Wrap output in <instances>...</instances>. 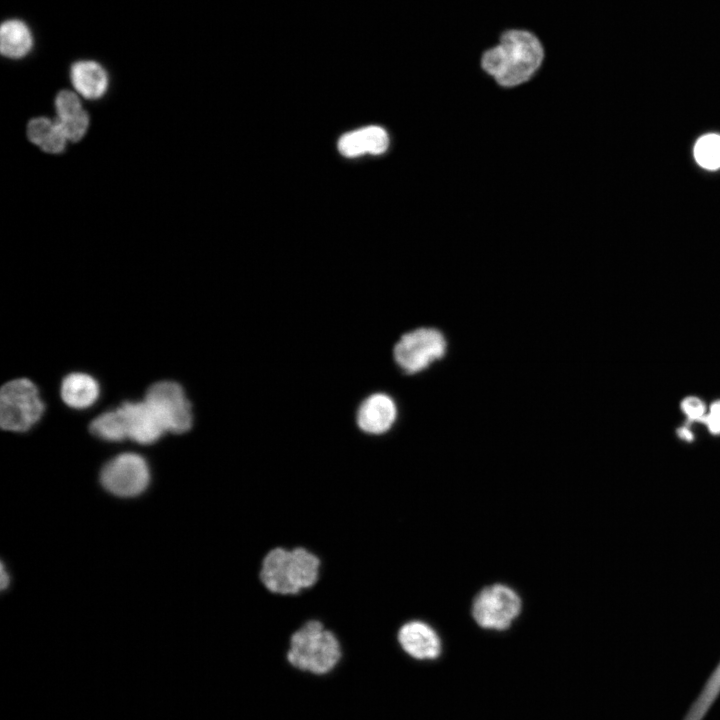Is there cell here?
I'll return each instance as SVG.
<instances>
[{
    "label": "cell",
    "mask_w": 720,
    "mask_h": 720,
    "mask_svg": "<svg viewBox=\"0 0 720 720\" xmlns=\"http://www.w3.org/2000/svg\"><path fill=\"white\" fill-rule=\"evenodd\" d=\"M62 400L70 407L76 409L88 408L95 403L99 396V385L90 375L85 373H71L61 384Z\"/></svg>",
    "instance_id": "obj_15"
},
{
    "label": "cell",
    "mask_w": 720,
    "mask_h": 720,
    "mask_svg": "<svg viewBox=\"0 0 720 720\" xmlns=\"http://www.w3.org/2000/svg\"><path fill=\"white\" fill-rule=\"evenodd\" d=\"M685 415L692 421H702L705 418L706 410L704 403L697 397H687L681 403Z\"/></svg>",
    "instance_id": "obj_22"
},
{
    "label": "cell",
    "mask_w": 720,
    "mask_h": 720,
    "mask_svg": "<svg viewBox=\"0 0 720 720\" xmlns=\"http://www.w3.org/2000/svg\"><path fill=\"white\" fill-rule=\"evenodd\" d=\"M119 409L125 420L127 437L136 443L152 444L166 432L160 419L145 400L124 402Z\"/></svg>",
    "instance_id": "obj_10"
},
{
    "label": "cell",
    "mask_w": 720,
    "mask_h": 720,
    "mask_svg": "<svg viewBox=\"0 0 720 720\" xmlns=\"http://www.w3.org/2000/svg\"><path fill=\"white\" fill-rule=\"evenodd\" d=\"M160 419L165 431L181 434L192 426L191 404L183 388L173 381L152 384L144 399Z\"/></svg>",
    "instance_id": "obj_8"
},
{
    "label": "cell",
    "mask_w": 720,
    "mask_h": 720,
    "mask_svg": "<svg viewBox=\"0 0 720 720\" xmlns=\"http://www.w3.org/2000/svg\"><path fill=\"white\" fill-rule=\"evenodd\" d=\"M397 418V406L385 393H374L365 398L356 413L359 429L369 435L389 431Z\"/></svg>",
    "instance_id": "obj_11"
},
{
    "label": "cell",
    "mask_w": 720,
    "mask_h": 720,
    "mask_svg": "<svg viewBox=\"0 0 720 720\" xmlns=\"http://www.w3.org/2000/svg\"><path fill=\"white\" fill-rule=\"evenodd\" d=\"M55 109L56 118L59 119L76 115L84 110L78 94L70 90H61L56 95Z\"/></svg>",
    "instance_id": "obj_21"
},
{
    "label": "cell",
    "mask_w": 720,
    "mask_h": 720,
    "mask_svg": "<svg viewBox=\"0 0 720 720\" xmlns=\"http://www.w3.org/2000/svg\"><path fill=\"white\" fill-rule=\"evenodd\" d=\"M321 558L304 546H275L261 561L259 580L274 595L296 596L319 582Z\"/></svg>",
    "instance_id": "obj_2"
},
{
    "label": "cell",
    "mask_w": 720,
    "mask_h": 720,
    "mask_svg": "<svg viewBox=\"0 0 720 720\" xmlns=\"http://www.w3.org/2000/svg\"><path fill=\"white\" fill-rule=\"evenodd\" d=\"M447 341L438 329L421 327L405 333L394 346L397 365L407 374H415L441 359Z\"/></svg>",
    "instance_id": "obj_6"
},
{
    "label": "cell",
    "mask_w": 720,
    "mask_h": 720,
    "mask_svg": "<svg viewBox=\"0 0 720 720\" xmlns=\"http://www.w3.org/2000/svg\"><path fill=\"white\" fill-rule=\"evenodd\" d=\"M9 584V575L5 571V567H1V588L4 589Z\"/></svg>",
    "instance_id": "obj_24"
},
{
    "label": "cell",
    "mask_w": 720,
    "mask_h": 720,
    "mask_svg": "<svg viewBox=\"0 0 720 720\" xmlns=\"http://www.w3.org/2000/svg\"><path fill=\"white\" fill-rule=\"evenodd\" d=\"M342 657L338 635L316 618L308 619L291 634L286 653L292 668L314 676L333 672Z\"/></svg>",
    "instance_id": "obj_3"
},
{
    "label": "cell",
    "mask_w": 720,
    "mask_h": 720,
    "mask_svg": "<svg viewBox=\"0 0 720 720\" xmlns=\"http://www.w3.org/2000/svg\"><path fill=\"white\" fill-rule=\"evenodd\" d=\"M45 409L35 384L26 378L5 383L0 392V424L8 431L25 432Z\"/></svg>",
    "instance_id": "obj_4"
},
{
    "label": "cell",
    "mask_w": 720,
    "mask_h": 720,
    "mask_svg": "<svg viewBox=\"0 0 720 720\" xmlns=\"http://www.w3.org/2000/svg\"><path fill=\"white\" fill-rule=\"evenodd\" d=\"M396 641L401 652L417 664L436 662L443 654L439 633L432 625L420 619L401 623L396 632Z\"/></svg>",
    "instance_id": "obj_9"
},
{
    "label": "cell",
    "mask_w": 720,
    "mask_h": 720,
    "mask_svg": "<svg viewBox=\"0 0 720 720\" xmlns=\"http://www.w3.org/2000/svg\"><path fill=\"white\" fill-rule=\"evenodd\" d=\"M33 35L29 26L20 19H7L0 28V51L10 59H21L33 48Z\"/></svg>",
    "instance_id": "obj_14"
},
{
    "label": "cell",
    "mask_w": 720,
    "mask_h": 720,
    "mask_svg": "<svg viewBox=\"0 0 720 720\" xmlns=\"http://www.w3.org/2000/svg\"><path fill=\"white\" fill-rule=\"evenodd\" d=\"M27 137L43 151L52 154L62 153L68 141L56 119L47 117L31 119L27 125Z\"/></svg>",
    "instance_id": "obj_16"
},
{
    "label": "cell",
    "mask_w": 720,
    "mask_h": 720,
    "mask_svg": "<svg viewBox=\"0 0 720 720\" xmlns=\"http://www.w3.org/2000/svg\"><path fill=\"white\" fill-rule=\"evenodd\" d=\"M70 80L78 94L96 100L104 96L109 77L104 67L93 60H79L70 68Z\"/></svg>",
    "instance_id": "obj_12"
},
{
    "label": "cell",
    "mask_w": 720,
    "mask_h": 720,
    "mask_svg": "<svg viewBox=\"0 0 720 720\" xmlns=\"http://www.w3.org/2000/svg\"><path fill=\"white\" fill-rule=\"evenodd\" d=\"M519 595L509 586L493 584L483 588L472 603V616L485 630L505 631L520 614Z\"/></svg>",
    "instance_id": "obj_5"
},
{
    "label": "cell",
    "mask_w": 720,
    "mask_h": 720,
    "mask_svg": "<svg viewBox=\"0 0 720 720\" xmlns=\"http://www.w3.org/2000/svg\"><path fill=\"white\" fill-rule=\"evenodd\" d=\"M150 468L139 454L126 452L109 460L102 468L100 482L110 494L123 498L136 497L149 486Z\"/></svg>",
    "instance_id": "obj_7"
},
{
    "label": "cell",
    "mask_w": 720,
    "mask_h": 720,
    "mask_svg": "<svg viewBox=\"0 0 720 720\" xmlns=\"http://www.w3.org/2000/svg\"><path fill=\"white\" fill-rule=\"evenodd\" d=\"M703 422L712 433H720V401H716L711 405Z\"/></svg>",
    "instance_id": "obj_23"
},
{
    "label": "cell",
    "mask_w": 720,
    "mask_h": 720,
    "mask_svg": "<svg viewBox=\"0 0 720 720\" xmlns=\"http://www.w3.org/2000/svg\"><path fill=\"white\" fill-rule=\"evenodd\" d=\"M90 431L96 437L111 442H119L128 438L125 420L119 407L97 416L90 423Z\"/></svg>",
    "instance_id": "obj_17"
},
{
    "label": "cell",
    "mask_w": 720,
    "mask_h": 720,
    "mask_svg": "<svg viewBox=\"0 0 720 720\" xmlns=\"http://www.w3.org/2000/svg\"><path fill=\"white\" fill-rule=\"evenodd\" d=\"M56 121L67 140L72 142L81 140L89 127V115L85 110L67 118H56Z\"/></svg>",
    "instance_id": "obj_20"
},
{
    "label": "cell",
    "mask_w": 720,
    "mask_h": 720,
    "mask_svg": "<svg viewBox=\"0 0 720 720\" xmlns=\"http://www.w3.org/2000/svg\"><path fill=\"white\" fill-rule=\"evenodd\" d=\"M720 696V665L710 675L683 720H703Z\"/></svg>",
    "instance_id": "obj_18"
},
{
    "label": "cell",
    "mask_w": 720,
    "mask_h": 720,
    "mask_svg": "<svg viewBox=\"0 0 720 720\" xmlns=\"http://www.w3.org/2000/svg\"><path fill=\"white\" fill-rule=\"evenodd\" d=\"M694 157L705 169L720 168V135L707 134L700 137L694 146Z\"/></svg>",
    "instance_id": "obj_19"
},
{
    "label": "cell",
    "mask_w": 720,
    "mask_h": 720,
    "mask_svg": "<svg viewBox=\"0 0 720 720\" xmlns=\"http://www.w3.org/2000/svg\"><path fill=\"white\" fill-rule=\"evenodd\" d=\"M389 135L379 126H368L344 134L338 142L340 153L346 157H356L366 153L378 155L389 147Z\"/></svg>",
    "instance_id": "obj_13"
},
{
    "label": "cell",
    "mask_w": 720,
    "mask_h": 720,
    "mask_svg": "<svg viewBox=\"0 0 720 720\" xmlns=\"http://www.w3.org/2000/svg\"><path fill=\"white\" fill-rule=\"evenodd\" d=\"M544 58V46L536 34L509 29L500 35L498 44L482 53L480 67L499 87L511 89L532 80Z\"/></svg>",
    "instance_id": "obj_1"
}]
</instances>
